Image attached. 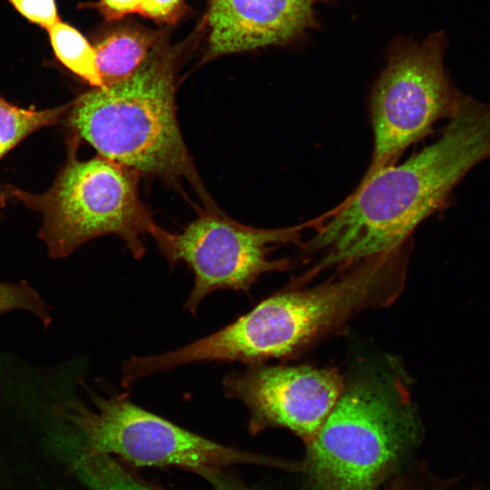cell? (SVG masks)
<instances>
[{
	"label": "cell",
	"mask_w": 490,
	"mask_h": 490,
	"mask_svg": "<svg viewBox=\"0 0 490 490\" xmlns=\"http://www.w3.org/2000/svg\"><path fill=\"white\" fill-rule=\"evenodd\" d=\"M142 0H99L95 5L106 20H117L139 13Z\"/></svg>",
	"instance_id": "19"
},
{
	"label": "cell",
	"mask_w": 490,
	"mask_h": 490,
	"mask_svg": "<svg viewBox=\"0 0 490 490\" xmlns=\"http://www.w3.org/2000/svg\"><path fill=\"white\" fill-rule=\"evenodd\" d=\"M419 436L416 408L399 373L377 368L345 381L307 442L313 490H377Z\"/></svg>",
	"instance_id": "4"
},
{
	"label": "cell",
	"mask_w": 490,
	"mask_h": 490,
	"mask_svg": "<svg viewBox=\"0 0 490 490\" xmlns=\"http://www.w3.org/2000/svg\"><path fill=\"white\" fill-rule=\"evenodd\" d=\"M93 407L69 402L59 414L79 432L83 456H116L137 466H177L198 474L270 459L209 440L133 404L126 394L93 395Z\"/></svg>",
	"instance_id": "6"
},
{
	"label": "cell",
	"mask_w": 490,
	"mask_h": 490,
	"mask_svg": "<svg viewBox=\"0 0 490 490\" xmlns=\"http://www.w3.org/2000/svg\"><path fill=\"white\" fill-rule=\"evenodd\" d=\"M407 242L347 265L309 289L270 296L220 330L155 357L161 371L201 362L251 365L287 357L357 312L389 304L400 292Z\"/></svg>",
	"instance_id": "2"
},
{
	"label": "cell",
	"mask_w": 490,
	"mask_h": 490,
	"mask_svg": "<svg viewBox=\"0 0 490 490\" xmlns=\"http://www.w3.org/2000/svg\"><path fill=\"white\" fill-rule=\"evenodd\" d=\"M15 187L11 185L0 186V210L4 208L9 201L15 200Z\"/></svg>",
	"instance_id": "20"
},
{
	"label": "cell",
	"mask_w": 490,
	"mask_h": 490,
	"mask_svg": "<svg viewBox=\"0 0 490 490\" xmlns=\"http://www.w3.org/2000/svg\"><path fill=\"white\" fill-rule=\"evenodd\" d=\"M79 463L93 490H161L131 473L111 456L81 455Z\"/></svg>",
	"instance_id": "14"
},
{
	"label": "cell",
	"mask_w": 490,
	"mask_h": 490,
	"mask_svg": "<svg viewBox=\"0 0 490 490\" xmlns=\"http://www.w3.org/2000/svg\"><path fill=\"white\" fill-rule=\"evenodd\" d=\"M136 171L96 156L87 161L70 153L51 188L42 194L15 189L16 201L44 219L39 237L53 258H64L84 242L106 234L119 236L136 258L145 252L142 236L158 226L139 196Z\"/></svg>",
	"instance_id": "5"
},
{
	"label": "cell",
	"mask_w": 490,
	"mask_h": 490,
	"mask_svg": "<svg viewBox=\"0 0 490 490\" xmlns=\"http://www.w3.org/2000/svg\"><path fill=\"white\" fill-rule=\"evenodd\" d=\"M489 157L490 103L462 93L435 142L361 181L339 206L319 219L307 245L326 254L315 270L402 246L425 219L448 202L461 179Z\"/></svg>",
	"instance_id": "1"
},
{
	"label": "cell",
	"mask_w": 490,
	"mask_h": 490,
	"mask_svg": "<svg viewBox=\"0 0 490 490\" xmlns=\"http://www.w3.org/2000/svg\"><path fill=\"white\" fill-rule=\"evenodd\" d=\"M71 105V127L101 156L169 184L189 181L207 208L216 207L179 127L173 59L167 54H150L127 79L94 87Z\"/></svg>",
	"instance_id": "3"
},
{
	"label": "cell",
	"mask_w": 490,
	"mask_h": 490,
	"mask_svg": "<svg viewBox=\"0 0 490 490\" xmlns=\"http://www.w3.org/2000/svg\"><path fill=\"white\" fill-rule=\"evenodd\" d=\"M49 37L57 59L70 71L94 87L103 82L96 64L94 48L74 27L59 20L49 30Z\"/></svg>",
	"instance_id": "12"
},
{
	"label": "cell",
	"mask_w": 490,
	"mask_h": 490,
	"mask_svg": "<svg viewBox=\"0 0 490 490\" xmlns=\"http://www.w3.org/2000/svg\"><path fill=\"white\" fill-rule=\"evenodd\" d=\"M215 490H250L232 473L224 468H205L198 473Z\"/></svg>",
	"instance_id": "18"
},
{
	"label": "cell",
	"mask_w": 490,
	"mask_h": 490,
	"mask_svg": "<svg viewBox=\"0 0 490 490\" xmlns=\"http://www.w3.org/2000/svg\"><path fill=\"white\" fill-rule=\"evenodd\" d=\"M15 309L31 312L45 326L51 322L44 302L30 285L0 282V315Z\"/></svg>",
	"instance_id": "15"
},
{
	"label": "cell",
	"mask_w": 490,
	"mask_h": 490,
	"mask_svg": "<svg viewBox=\"0 0 490 490\" xmlns=\"http://www.w3.org/2000/svg\"><path fill=\"white\" fill-rule=\"evenodd\" d=\"M70 105L46 110L24 109L0 96V159L32 132L56 123Z\"/></svg>",
	"instance_id": "13"
},
{
	"label": "cell",
	"mask_w": 490,
	"mask_h": 490,
	"mask_svg": "<svg viewBox=\"0 0 490 490\" xmlns=\"http://www.w3.org/2000/svg\"><path fill=\"white\" fill-rule=\"evenodd\" d=\"M184 9V0H142L139 14L159 23L172 24Z\"/></svg>",
	"instance_id": "17"
},
{
	"label": "cell",
	"mask_w": 490,
	"mask_h": 490,
	"mask_svg": "<svg viewBox=\"0 0 490 490\" xmlns=\"http://www.w3.org/2000/svg\"><path fill=\"white\" fill-rule=\"evenodd\" d=\"M27 20L47 31L60 19L54 0H8Z\"/></svg>",
	"instance_id": "16"
},
{
	"label": "cell",
	"mask_w": 490,
	"mask_h": 490,
	"mask_svg": "<svg viewBox=\"0 0 490 490\" xmlns=\"http://www.w3.org/2000/svg\"><path fill=\"white\" fill-rule=\"evenodd\" d=\"M320 1L211 0L209 51L215 56L289 42L314 24Z\"/></svg>",
	"instance_id": "10"
},
{
	"label": "cell",
	"mask_w": 490,
	"mask_h": 490,
	"mask_svg": "<svg viewBox=\"0 0 490 490\" xmlns=\"http://www.w3.org/2000/svg\"><path fill=\"white\" fill-rule=\"evenodd\" d=\"M153 36L133 29L114 32L94 48L103 86L123 81L133 74L150 54Z\"/></svg>",
	"instance_id": "11"
},
{
	"label": "cell",
	"mask_w": 490,
	"mask_h": 490,
	"mask_svg": "<svg viewBox=\"0 0 490 490\" xmlns=\"http://www.w3.org/2000/svg\"><path fill=\"white\" fill-rule=\"evenodd\" d=\"M309 223L277 229L248 226L230 219L218 208H207L180 232L157 226L151 234L171 265L184 262L194 282L184 304L195 315L201 302L220 289L248 292L259 277L284 271L289 260L270 259L275 248L299 243L302 230Z\"/></svg>",
	"instance_id": "8"
},
{
	"label": "cell",
	"mask_w": 490,
	"mask_h": 490,
	"mask_svg": "<svg viewBox=\"0 0 490 490\" xmlns=\"http://www.w3.org/2000/svg\"><path fill=\"white\" fill-rule=\"evenodd\" d=\"M344 385V377L335 369L260 364L245 372H231L222 381L225 396L248 407L253 433L281 426L306 442L319 429Z\"/></svg>",
	"instance_id": "9"
},
{
	"label": "cell",
	"mask_w": 490,
	"mask_h": 490,
	"mask_svg": "<svg viewBox=\"0 0 490 490\" xmlns=\"http://www.w3.org/2000/svg\"><path fill=\"white\" fill-rule=\"evenodd\" d=\"M446 45L444 33L438 32L421 44H403L391 53L371 93L374 150L361 181L396 164L436 122L456 111L462 93L445 72Z\"/></svg>",
	"instance_id": "7"
}]
</instances>
